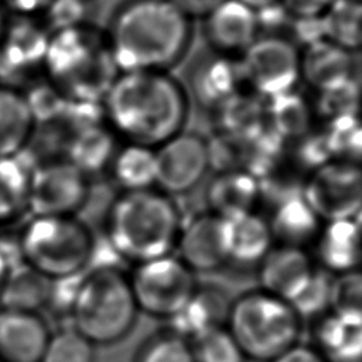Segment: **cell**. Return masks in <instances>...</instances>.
Here are the masks:
<instances>
[{
  "mask_svg": "<svg viewBox=\"0 0 362 362\" xmlns=\"http://www.w3.org/2000/svg\"><path fill=\"white\" fill-rule=\"evenodd\" d=\"M230 301L215 286L198 287L185 305L171 318L170 331L191 341L195 337L226 324Z\"/></svg>",
  "mask_w": 362,
  "mask_h": 362,
  "instance_id": "cell-19",
  "label": "cell"
},
{
  "mask_svg": "<svg viewBox=\"0 0 362 362\" xmlns=\"http://www.w3.org/2000/svg\"><path fill=\"white\" fill-rule=\"evenodd\" d=\"M134 362H195V358L189 341L168 329L147 339Z\"/></svg>",
  "mask_w": 362,
  "mask_h": 362,
  "instance_id": "cell-40",
  "label": "cell"
},
{
  "mask_svg": "<svg viewBox=\"0 0 362 362\" xmlns=\"http://www.w3.org/2000/svg\"><path fill=\"white\" fill-rule=\"evenodd\" d=\"M314 266L301 246H273L259 263L260 290L290 301L305 284Z\"/></svg>",
  "mask_w": 362,
  "mask_h": 362,
  "instance_id": "cell-17",
  "label": "cell"
},
{
  "mask_svg": "<svg viewBox=\"0 0 362 362\" xmlns=\"http://www.w3.org/2000/svg\"><path fill=\"white\" fill-rule=\"evenodd\" d=\"M129 281L139 311L163 318L175 315L197 288L194 272L171 253L136 263Z\"/></svg>",
  "mask_w": 362,
  "mask_h": 362,
  "instance_id": "cell-8",
  "label": "cell"
},
{
  "mask_svg": "<svg viewBox=\"0 0 362 362\" xmlns=\"http://www.w3.org/2000/svg\"><path fill=\"white\" fill-rule=\"evenodd\" d=\"M116 150V134L107 124L98 122L74 130L65 158L90 177L109 167Z\"/></svg>",
  "mask_w": 362,
  "mask_h": 362,
  "instance_id": "cell-27",
  "label": "cell"
},
{
  "mask_svg": "<svg viewBox=\"0 0 362 362\" xmlns=\"http://www.w3.org/2000/svg\"><path fill=\"white\" fill-rule=\"evenodd\" d=\"M324 133L334 160L355 164L362 161V117L359 115L327 123Z\"/></svg>",
  "mask_w": 362,
  "mask_h": 362,
  "instance_id": "cell-35",
  "label": "cell"
},
{
  "mask_svg": "<svg viewBox=\"0 0 362 362\" xmlns=\"http://www.w3.org/2000/svg\"><path fill=\"white\" fill-rule=\"evenodd\" d=\"M195 362H245L246 358L229 329L212 328L189 341Z\"/></svg>",
  "mask_w": 362,
  "mask_h": 362,
  "instance_id": "cell-37",
  "label": "cell"
},
{
  "mask_svg": "<svg viewBox=\"0 0 362 362\" xmlns=\"http://www.w3.org/2000/svg\"><path fill=\"white\" fill-rule=\"evenodd\" d=\"M354 221L359 225V228L362 229V204H361V206H359V209H358V212L355 214V216H354Z\"/></svg>",
  "mask_w": 362,
  "mask_h": 362,
  "instance_id": "cell-50",
  "label": "cell"
},
{
  "mask_svg": "<svg viewBox=\"0 0 362 362\" xmlns=\"http://www.w3.org/2000/svg\"><path fill=\"white\" fill-rule=\"evenodd\" d=\"M352 52L322 37L300 48V79L322 90L352 78Z\"/></svg>",
  "mask_w": 362,
  "mask_h": 362,
  "instance_id": "cell-18",
  "label": "cell"
},
{
  "mask_svg": "<svg viewBox=\"0 0 362 362\" xmlns=\"http://www.w3.org/2000/svg\"><path fill=\"white\" fill-rule=\"evenodd\" d=\"M202 20L206 42L225 57L239 58L262 34L257 11L239 0H223Z\"/></svg>",
  "mask_w": 362,
  "mask_h": 362,
  "instance_id": "cell-15",
  "label": "cell"
},
{
  "mask_svg": "<svg viewBox=\"0 0 362 362\" xmlns=\"http://www.w3.org/2000/svg\"><path fill=\"white\" fill-rule=\"evenodd\" d=\"M269 223L273 238L280 240V245L303 247L317 238L321 221L305 202L303 194H294L276 202Z\"/></svg>",
  "mask_w": 362,
  "mask_h": 362,
  "instance_id": "cell-28",
  "label": "cell"
},
{
  "mask_svg": "<svg viewBox=\"0 0 362 362\" xmlns=\"http://www.w3.org/2000/svg\"><path fill=\"white\" fill-rule=\"evenodd\" d=\"M41 362H95V345L75 328L49 335Z\"/></svg>",
  "mask_w": 362,
  "mask_h": 362,
  "instance_id": "cell-38",
  "label": "cell"
},
{
  "mask_svg": "<svg viewBox=\"0 0 362 362\" xmlns=\"http://www.w3.org/2000/svg\"><path fill=\"white\" fill-rule=\"evenodd\" d=\"M301 194L320 221L354 219L362 204V167L331 160L311 173Z\"/></svg>",
  "mask_w": 362,
  "mask_h": 362,
  "instance_id": "cell-11",
  "label": "cell"
},
{
  "mask_svg": "<svg viewBox=\"0 0 362 362\" xmlns=\"http://www.w3.org/2000/svg\"><path fill=\"white\" fill-rule=\"evenodd\" d=\"M178 10H181L191 20L204 18L223 0H170Z\"/></svg>",
  "mask_w": 362,
  "mask_h": 362,
  "instance_id": "cell-45",
  "label": "cell"
},
{
  "mask_svg": "<svg viewBox=\"0 0 362 362\" xmlns=\"http://www.w3.org/2000/svg\"><path fill=\"white\" fill-rule=\"evenodd\" d=\"M328 311L342 318L362 321V270L354 269L332 277Z\"/></svg>",
  "mask_w": 362,
  "mask_h": 362,
  "instance_id": "cell-36",
  "label": "cell"
},
{
  "mask_svg": "<svg viewBox=\"0 0 362 362\" xmlns=\"http://www.w3.org/2000/svg\"><path fill=\"white\" fill-rule=\"evenodd\" d=\"M35 126L37 120L25 93L10 85H0V158L20 156Z\"/></svg>",
  "mask_w": 362,
  "mask_h": 362,
  "instance_id": "cell-22",
  "label": "cell"
},
{
  "mask_svg": "<svg viewBox=\"0 0 362 362\" xmlns=\"http://www.w3.org/2000/svg\"><path fill=\"white\" fill-rule=\"evenodd\" d=\"M297 143H298V147H297L298 161L304 167L313 171L329 163L331 160H334L324 132H320V133L310 132L301 139H298Z\"/></svg>",
  "mask_w": 362,
  "mask_h": 362,
  "instance_id": "cell-42",
  "label": "cell"
},
{
  "mask_svg": "<svg viewBox=\"0 0 362 362\" xmlns=\"http://www.w3.org/2000/svg\"><path fill=\"white\" fill-rule=\"evenodd\" d=\"M362 107V92L354 78L317 92L314 115L327 123L359 115Z\"/></svg>",
  "mask_w": 362,
  "mask_h": 362,
  "instance_id": "cell-34",
  "label": "cell"
},
{
  "mask_svg": "<svg viewBox=\"0 0 362 362\" xmlns=\"http://www.w3.org/2000/svg\"><path fill=\"white\" fill-rule=\"evenodd\" d=\"M42 68L49 82L65 98L92 103H102L120 72L107 37L85 24L49 35Z\"/></svg>",
  "mask_w": 362,
  "mask_h": 362,
  "instance_id": "cell-4",
  "label": "cell"
},
{
  "mask_svg": "<svg viewBox=\"0 0 362 362\" xmlns=\"http://www.w3.org/2000/svg\"><path fill=\"white\" fill-rule=\"evenodd\" d=\"M106 37L120 72L167 71L185 55L192 20L170 0H129Z\"/></svg>",
  "mask_w": 362,
  "mask_h": 362,
  "instance_id": "cell-2",
  "label": "cell"
},
{
  "mask_svg": "<svg viewBox=\"0 0 362 362\" xmlns=\"http://www.w3.org/2000/svg\"><path fill=\"white\" fill-rule=\"evenodd\" d=\"M239 58L216 54L202 62L194 74V92L204 105L219 107L245 85Z\"/></svg>",
  "mask_w": 362,
  "mask_h": 362,
  "instance_id": "cell-25",
  "label": "cell"
},
{
  "mask_svg": "<svg viewBox=\"0 0 362 362\" xmlns=\"http://www.w3.org/2000/svg\"><path fill=\"white\" fill-rule=\"evenodd\" d=\"M137 313L129 276L116 266H98L81 276L69 315L72 328L96 346L123 339Z\"/></svg>",
  "mask_w": 362,
  "mask_h": 362,
  "instance_id": "cell-5",
  "label": "cell"
},
{
  "mask_svg": "<svg viewBox=\"0 0 362 362\" xmlns=\"http://www.w3.org/2000/svg\"><path fill=\"white\" fill-rule=\"evenodd\" d=\"M18 157L0 158V225L14 221L27 209L31 167Z\"/></svg>",
  "mask_w": 362,
  "mask_h": 362,
  "instance_id": "cell-31",
  "label": "cell"
},
{
  "mask_svg": "<svg viewBox=\"0 0 362 362\" xmlns=\"http://www.w3.org/2000/svg\"><path fill=\"white\" fill-rule=\"evenodd\" d=\"M7 21H8V18H7V16H6V10H4V7L0 4V40H1L3 34H4Z\"/></svg>",
  "mask_w": 362,
  "mask_h": 362,
  "instance_id": "cell-49",
  "label": "cell"
},
{
  "mask_svg": "<svg viewBox=\"0 0 362 362\" xmlns=\"http://www.w3.org/2000/svg\"><path fill=\"white\" fill-rule=\"evenodd\" d=\"M42 14L45 28L57 33L82 24L85 4L83 0H52Z\"/></svg>",
  "mask_w": 362,
  "mask_h": 362,
  "instance_id": "cell-41",
  "label": "cell"
},
{
  "mask_svg": "<svg viewBox=\"0 0 362 362\" xmlns=\"http://www.w3.org/2000/svg\"><path fill=\"white\" fill-rule=\"evenodd\" d=\"M154 150L156 187L167 195L191 191L211 168L208 141L195 133L180 132Z\"/></svg>",
  "mask_w": 362,
  "mask_h": 362,
  "instance_id": "cell-12",
  "label": "cell"
},
{
  "mask_svg": "<svg viewBox=\"0 0 362 362\" xmlns=\"http://www.w3.org/2000/svg\"><path fill=\"white\" fill-rule=\"evenodd\" d=\"M8 269H10V264L7 262V259L4 257V255L0 252V290L3 287V283L6 280V276L8 273Z\"/></svg>",
  "mask_w": 362,
  "mask_h": 362,
  "instance_id": "cell-48",
  "label": "cell"
},
{
  "mask_svg": "<svg viewBox=\"0 0 362 362\" xmlns=\"http://www.w3.org/2000/svg\"><path fill=\"white\" fill-rule=\"evenodd\" d=\"M331 280L325 270L314 267L301 290L287 301L301 320L324 315L329 310Z\"/></svg>",
  "mask_w": 362,
  "mask_h": 362,
  "instance_id": "cell-39",
  "label": "cell"
},
{
  "mask_svg": "<svg viewBox=\"0 0 362 362\" xmlns=\"http://www.w3.org/2000/svg\"><path fill=\"white\" fill-rule=\"evenodd\" d=\"M51 33L31 17L7 21L0 40V79L14 81L42 66Z\"/></svg>",
  "mask_w": 362,
  "mask_h": 362,
  "instance_id": "cell-14",
  "label": "cell"
},
{
  "mask_svg": "<svg viewBox=\"0 0 362 362\" xmlns=\"http://www.w3.org/2000/svg\"><path fill=\"white\" fill-rule=\"evenodd\" d=\"M335 0H280V7L293 20L322 18Z\"/></svg>",
  "mask_w": 362,
  "mask_h": 362,
  "instance_id": "cell-43",
  "label": "cell"
},
{
  "mask_svg": "<svg viewBox=\"0 0 362 362\" xmlns=\"http://www.w3.org/2000/svg\"><path fill=\"white\" fill-rule=\"evenodd\" d=\"M314 341L327 362H362V321L324 314L315 324Z\"/></svg>",
  "mask_w": 362,
  "mask_h": 362,
  "instance_id": "cell-26",
  "label": "cell"
},
{
  "mask_svg": "<svg viewBox=\"0 0 362 362\" xmlns=\"http://www.w3.org/2000/svg\"><path fill=\"white\" fill-rule=\"evenodd\" d=\"M228 257L238 264H259L273 247L270 223L255 211L228 218Z\"/></svg>",
  "mask_w": 362,
  "mask_h": 362,
  "instance_id": "cell-23",
  "label": "cell"
},
{
  "mask_svg": "<svg viewBox=\"0 0 362 362\" xmlns=\"http://www.w3.org/2000/svg\"><path fill=\"white\" fill-rule=\"evenodd\" d=\"M270 362H327L324 356L310 345L304 344H294L284 352H281L279 356L272 359Z\"/></svg>",
  "mask_w": 362,
  "mask_h": 362,
  "instance_id": "cell-44",
  "label": "cell"
},
{
  "mask_svg": "<svg viewBox=\"0 0 362 362\" xmlns=\"http://www.w3.org/2000/svg\"><path fill=\"white\" fill-rule=\"evenodd\" d=\"M315 240L317 257L329 272L354 270L362 262V229L354 219L325 222Z\"/></svg>",
  "mask_w": 362,
  "mask_h": 362,
  "instance_id": "cell-21",
  "label": "cell"
},
{
  "mask_svg": "<svg viewBox=\"0 0 362 362\" xmlns=\"http://www.w3.org/2000/svg\"><path fill=\"white\" fill-rule=\"evenodd\" d=\"M313 106L294 89L264 100V123L283 140H298L311 132Z\"/></svg>",
  "mask_w": 362,
  "mask_h": 362,
  "instance_id": "cell-29",
  "label": "cell"
},
{
  "mask_svg": "<svg viewBox=\"0 0 362 362\" xmlns=\"http://www.w3.org/2000/svg\"><path fill=\"white\" fill-rule=\"evenodd\" d=\"M102 109L116 136L156 148L182 132L188 96L167 71H127L115 78Z\"/></svg>",
  "mask_w": 362,
  "mask_h": 362,
  "instance_id": "cell-1",
  "label": "cell"
},
{
  "mask_svg": "<svg viewBox=\"0 0 362 362\" xmlns=\"http://www.w3.org/2000/svg\"><path fill=\"white\" fill-rule=\"evenodd\" d=\"M225 327L246 359L270 362L298 342L301 318L286 300L256 290L230 303Z\"/></svg>",
  "mask_w": 362,
  "mask_h": 362,
  "instance_id": "cell-6",
  "label": "cell"
},
{
  "mask_svg": "<svg viewBox=\"0 0 362 362\" xmlns=\"http://www.w3.org/2000/svg\"><path fill=\"white\" fill-rule=\"evenodd\" d=\"M239 62L246 85L264 99L293 90L300 81V48L284 35L259 34Z\"/></svg>",
  "mask_w": 362,
  "mask_h": 362,
  "instance_id": "cell-10",
  "label": "cell"
},
{
  "mask_svg": "<svg viewBox=\"0 0 362 362\" xmlns=\"http://www.w3.org/2000/svg\"><path fill=\"white\" fill-rule=\"evenodd\" d=\"M17 242L21 260L51 280L79 276L96 249L92 230L76 216H33Z\"/></svg>",
  "mask_w": 362,
  "mask_h": 362,
  "instance_id": "cell-7",
  "label": "cell"
},
{
  "mask_svg": "<svg viewBox=\"0 0 362 362\" xmlns=\"http://www.w3.org/2000/svg\"><path fill=\"white\" fill-rule=\"evenodd\" d=\"M324 37L354 52L362 49V3L335 0L322 17Z\"/></svg>",
  "mask_w": 362,
  "mask_h": 362,
  "instance_id": "cell-32",
  "label": "cell"
},
{
  "mask_svg": "<svg viewBox=\"0 0 362 362\" xmlns=\"http://www.w3.org/2000/svg\"><path fill=\"white\" fill-rule=\"evenodd\" d=\"M51 286L49 277L25 262H20L8 269L0 290V308L40 313L48 305Z\"/></svg>",
  "mask_w": 362,
  "mask_h": 362,
  "instance_id": "cell-24",
  "label": "cell"
},
{
  "mask_svg": "<svg viewBox=\"0 0 362 362\" xmlns=\"http://www.w3.org/2000/svg\"><path fill=\"white\" fill-rule=\"evenodd\" d=\"M89 194V175L65 157L52 158L31 168L27 209L33 216H75Z\"/></svg>",
  "mask_w": 362,
  "mask_h": 362,
  "instance_id": "cell-9",
  "label": "cell"
},
{
  "mask_svg": "<svg viewBox=\"0 0 362 362\" xmlns=\"http://www.w3.org/2000/svg\"><path fill=\"white\" fill-rule=\"evenodd\" d=\"M257 96L253 90L252 93L239 90L218 107L223 130L229 136L242 140L264 126V102H260Z\"/></svg>",
  "mask_w": 362,
  "mask_h": 362,
  "instance_id": "cell-33",
  "label": "cell"
},
{
  "mask_svg": "<svg viewBox=\"0 0 362 362\" xmlns=\"http://www.w3.org/2000/svg\"><path fill=\"white\" fill-rule=\"evenodd\" d=\"M348 1H356V3H362V0H348Z\"/></svg>",
  "mask_w": 362,
  "mask_h": 362,
  "instance_id": "cell-51",
  "label": "cell"
},
{
  "mask_svg": "<svg viewBox=\"0 0 362 362\" xmlns=\"http://www.w3.org/2000/svg\"><path fill=\"white\" fill-rule=\"evenodd\" d=\"M178 257L195 272H212L229 262L228 222L208 211L182 223L175 243Z\"/></svg>",
  "mask_w": 362,
  "mask_h": 362,
  "instance_id": "cell-13",
  "label": "cell"
},
{
  "mask_svg": "<svg viewBox=\"0 0 362 362\" xmlns=\"http://www.w3.org/2000/svg\"><path fill=\"white\" fill-rule=\"evenodd\" d=\"M239 1H242L243 4L252 7L256 11H260V10H264V8H269V7L280 4V0H239Z\"/></svg>",
  "mask_w": 362,
  "mask_h": 362,
  "instance_id": "cell-47",
  "label": "cell"
},
{
  "mask_svg": "<svg viewBox=\"0 0 362 362\" xmlns=\"http://www.w3.org/2000/svg\"><path fill=\"white\" fill-rule=\"evenodd\" d=\"M181 226L170 195L154 188L123 191L109 206L106 242L119 257L136 264L170 255Z\"/></svg>",
  "mask_w": 362,
  "mask_h": 362,
  "instance_id": "cell-3",
  "label": "cell"
},
{
  "mask_svg": "<svg viewBox=\"0 0 362 362\" xmlns=\"http://www.w3.org/2000/svg\"><path fill=\"white\" fill-rule=\"evenodd\" d=\"M49 335L40 313L0 308V362H41Z\"/></svg>",
  "mask_w": 362,
  "mask_h": 362,
  "instance_id": "cell-16",
  "label": "cell"
},
{
  "mask_svg": "<svg viewBox=\"0 0 362 362\" xmlns=\"http://www.w3.org/2000/svg\"><path fill=\"white\" fill-rule=\"evenodd\" d=\"M52 0H0L4 8H8L17 16H35L42 14Z\"/></svg>",
  "mask_w": 362,
  "mask_h": 362,
  "instance_id": "cell-46",
  "label": "cell"
},
{
  "mask_svg": "<svg viewBox=\"0 0 362 362\" xmlns=\"http://www.w3.org/2000/svg\"><path fill=\"white\" fill-rule=\"evenodd\" d=\"M260 197L257 178L239 168L219 171L206 189L209 211L225 219L255 211Z\"/></svg>",
  "mask_w": 362,
  "mask_h": 362,
  "instance_id": "cell-20",
  "label": "cell"
},
{
  "mask_svg": "<svg viewBox=\"0 0 362 362\" xmlns=\"http://www.w3.org/2000/svg\"><path fill=\"white\" fill-rule=\"evenodd\" d=\"M110 175L123 191L150 189L156 185V150L126 143L117 148L109 167Z\"/></svg>",
  "mask_w": 362,
  "mask_h": 362,
  "instance_id": "cell-30",
  "label": "cell"
}]
</instances>
